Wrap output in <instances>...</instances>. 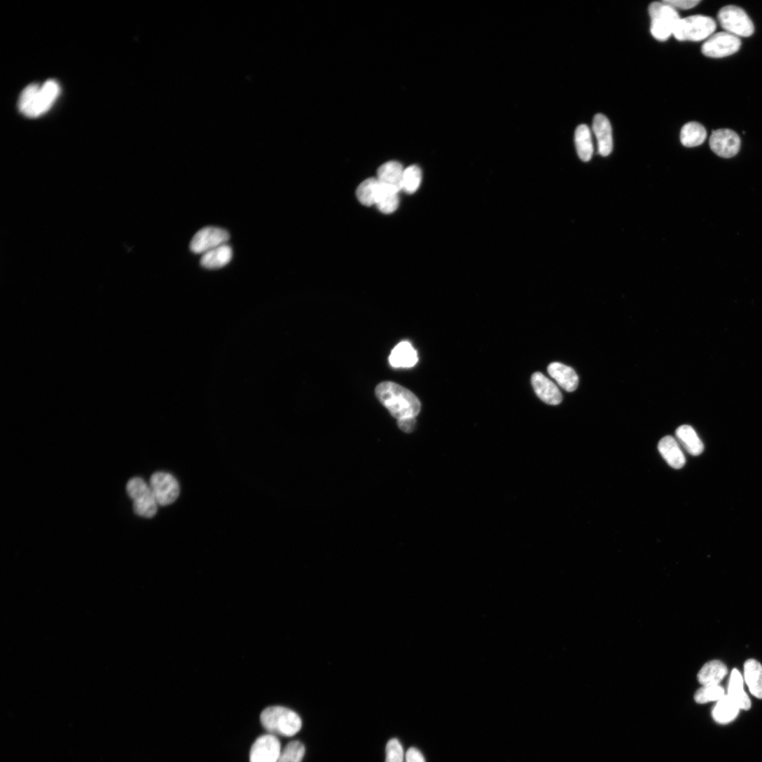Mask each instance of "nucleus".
<instances>
[{"label": "nucleus", "mask_w": 762, "mask_h": 762, "mask_svg": "<svg viewBox=\"0 0 762 762\" xmlns=\"http://www.w3.org/2000/svg\"><path fill=\"white\" fill-rule=\"evenodd\" d=\"M375 396L398 420L416 417L421 410L419 399L410 391L390 381L380 384Z\"/></svg>", "instance_id": "1"}, {"label": "nucleus", "mask_w": 762, "mask_h": 762, "mask_svg": "<svg viewBox=\"0 0 762 762\" xmlns=\"http://www.w3.org/2000/svg\"><path fill=\"white\" fill-rule=\"evenodd\" d=\"M60 92L59 83L53 79L48 80L42 85L30 84L20 95L19 110L27 118H39L51 109Z\"/></svg>", "instance_id": "2"}, {"label": "nucleus", "mask_w": 762, "mask_h": 762, "mask_svg": "<svg viewBox=\"0 0 762 762\" xmlns=\"http://www.w3.org/2000/svg\"><path fill=\"white\" fill-rule=\"evenodd\" d=\"M261 722L263 728L274 735L293 737L303 727L300 716L294 711L283 707H270L263 711Z\"/></svg>", "instance_id": "3"}, {"label": "nucleus", "mask_w": 762, "mask_h": 762, "mask_svg": "<svg viewBox=\"0 0 762 762\" xmlns=\"http://www.w3.org/2000/svg\"><path fill=\"white\" fill-rule=\"evenodd\" d=\"M651 18V33L658 41H665L674 35L681 20L677 11L663 3H653L649 7Z\"/></svg>", "instance_id": "4"}, {"label": "nucleus", "mask_w": 762, "mask_h": 762, "mask_svg": "<svg viewBox=\"0 0 762 762\" xmlns=\"http://www.w3.org/2000/svg\"><path fill=\"white\" fill-rule=\"evenodd\" d=\"M716 29V24L712 18L695 15L681 19L674 36L679 41L698 42L708 39Z\"/></svg>", "instance_id": "5"}, {"label": "nucleus", "mask_w": 762, "mask_h": 762, "mask_svg": "<svg viewBox=\"0 0 762 762\" xmlns=\"http://www.w3.org/2000/svg\"><path fill=\"white\" fill-rule=\"evenodd\" d=\"M127 493L133 500L135 513L141 517L152 518L158 511V503L146 483L139 478L131 479L126 487Z\"/></svg>", "instance_id": "6"}, {"label": "nucleus", "mask_w": 762, "mask_h": 762, "mask_svg": "<svg viewBox=\"0 0 762 762\" xmlns=\"http://www.w3.org/2000/svg\"><path fill=\"white\" fill-rule=\"evenodd\" d=\"M718 20L723 29L737 37H749L754 32V25L740 8L729 6L720 10Z\"/></svg>", "instance_id": "7"}, {"label": "nucleus", "mask_w": 762, "mask_h": 762, "mask_svg": "<svg viewBox=\"0 0 762 762\" xmlns=\"http://www.w3.org/2000/svg\"><path fill=\"white\" fill-rule=\"evenodd\" d=\"M150 487L159 506H166L174 503L180 492L179 485L174 476L158 471L151 476Z\"/></svg>", "instance_id": "8"}, {"label": "nucleus", "mask_w": 762, "mask_h": 762, "mask_svg": "<svg viewBox=\"0 0 762 762\" xmlns=\"http://www.w3.org/2000/svg\"><path fill=\"white\" fill-rule=\"evenodd\" d=\"M740 39L728 32H719L710 36L702 46L704 55L712 58L728 57L741 47Z\"/></svg>", "instance_id": "9"}, {"label": "nucleus", "mask_w": 762, "mask_h": 762, "mask_svg": "<svg viewBox=\"0 0 762 762\" xmlns=\"http://www.w3.org/2000/svg\"><path fill=\"white\" fill-rule=\"evenodd\" d=\"M229 233L221 228L207 227L200 230L190 244V249L198 254H204L216 247L227 244Z\"/></svg>", "instance_id": "10"}, {"label": "nucleus", "mask_w": 762, "mask_h": 762, "mask_svg": "<svg viewBox=\"0 0 762 762\" xmlns=\"http://www.w3.org/2000/svg\"><path fill=\"white\" fill-rule=\"evenodd\" d=\"M710 148L717 155L730 158L735 156L740 148L741 141L738 134L728 129L714 131L709 139Z\"/></svg>", "instance_id": "11"}, {"label": "nucleus", "mask_w": 762, "mask_h": 762, "mask_svg": "<svg viewBox=\"0 0 762 762\" xmlns=\"http://www.w3.org/2000/svg\"><path fill=\"white\" fill-rule=\"evenodd\" d=\"M281 744L277 736L268 734L259 737L250 751V762H277Z\"/></svg>", "instance_id": "12"}, {"label": "nucleus", "mask_w": 762, "mask_h": 762, "mask_svg": "<svg viewBox=\"0 0 762 762\" xmlns=\"http://www.w3.org/2000/svg\"><path fill=\"white\" fill-rule=\"evenodd\" d=\"M532 384L536 396L544 403L557 406L562 401V394L552 381L540 372L532 376Z\"/></svg>", "instance_id": "13"}, {"label": "nucleus", "mask_w": 762, "mask_h": 762, "mask_svg": "<svg viewBox=\"0 0 762 762\" xmlns=\"http://www.w3.org/2000/svg\"><path fill=\"white\" fill-rule=\"evenodd\" d=\"M548 372L567 392H574L578 389L579 377L573 368L559 362H553L548 366Z\"/></svg>", "instance_id": "14"}, {"label": "nucleus", "mask_w": 762, "mask_h": 762, "mask_svg": "<svg viewBox=\"0 0 762 762\" xmlns=\"http://www.w3.org/2000/svg\"><path fill=\"white\" fill-rule=\"evenodd\" d=\"M593 131L598 143L601 155L607 157L613 151L612 127L609 119L602 114H597L593 120Z\"/></svg>", "instance_id": "15"}, {"label": "nucleus", "mask_w": 762, "mask_h": 762, "mask_svg": "<svg viewBox=\"0 0 762 762\" xmlns=\"http://www.w3.org/2000/svg\"><path fill=\"white\" fill-rule=\"evenodd\" d=\"M658 449L663 459L676 469L683 468L686 457L677 441L671 436L663 438L658 443Z\"/></svg>", "instance_id": "16"}, {"label": "nucleus", "mask_w": 762, "mask_h": 762, "mask_svg": "<svg viewBox=\"0 0 762 762\" xmlns=\"http://www.w3.org/2000/svg\"><path fill=\"white\" fill-rule=\"evenodd\" d=\"M399 194V190L394 188L378 181L375 205L381 213L392 214L399 208L400 202Z\"/></svg>", "instance_id": "17"}, {"label": "nucleus", "mask_w": 762, "mask_h": 762, "mask_svg": "<svg viewBox=\"0 0 762 762\" xmlns=\"http://www.w3.org/2000/svg\"><path fill=\"white\" fill-rule=\"evenodd\" d=\"M418 361L416 349L408 341H403L392 350L390 364L394 368H411Z\"/></svg>", "instance_id": "18"}, {"label": "nucleus", "mask_w": 762, "mask_h": 762, "mask_svg": "<svg viewBox=\"0 0 762 762\" xmlns=\"http://www.w3.org/2000/svg\"><path fill=\"white\" fill-rule=\"evenodd\" d=\"M405 169L396 161H390L381 165L377 172L379 182L394 188L400 193L402 190V180Z\"/></svg>", "instance_id": "19"}, {"label": "nucleus", "mask_w": 762, "mask_h": 762, "mask_svg": "<svg viewBox=\"0 0 762 762\" xmlns=\"http://www.w3.org/2000/svg\"><path fill=\"white\" fill-rule=\"evenodd\" d=\"M728 674L726 665L720 660L706 663L698 675L700 684L704 686L719 685Z\"/></svg>", "instance_id": "20"}, {"label": "nucleus", "mask_w": 762, "mask_h": 762, "mask_svg": "<svg viewBox=\"0 0 762 762\" xmlns=\"http://www.w3.org/2000/svg\"><path fill=\"white\" fill-rule=\"evenodd\" d=\"M744 672L751 694L762 699V665L754 659H749L744 663Z\"/></svg>", "instance_id": "21"}, {"label": "nucleus", "mask_w": 762, "mask_h": 762, "mask_svg": "<svg viewBox=\"0 0 762 762\" xmlns=\"http://www.w3.org/2000/svg\"><path fill=\"white\" fill-rule=\"evenodd\" d=\"M232 258L233 249L230 246L225 244L204 254L200 263L205 268L219 269L227 265Z\"/></svg>", "instance_id": "22"}, {"label": "nucleus", "mask_w": 762, "mask_h": 762, "mask_svg": "<svg viewBox=\"0 0 762 762\" xmlns=\"http://www.w3.org/2000/svg\"><path fill=\"white\" fill-rule=\"evenodd\" d=\"M677 436L686 451L693 456L701 455L705 446L695 429L689 425H683L677 429Z\"/></svg>", "instance_id": "23"}, {"label": "nucleus", "mask_w": 762, "mask_h": 762, "mask_svg": "<svg viewBox=\"0 0 762 762\" xmlns=\"http://www.w3.org/2000/svg\"><path fill=\"white\" fill-rule=\"evenodd\" d=\"M728 696L735 703L739 709L749 710L751 702L743 689V679L737 670H733L730 679Z\"/></svg>", "instance_id": "24"}, {"label": "nucleus", "mask_w": 762, "mask_h": 762, "mask_svg": "<svg viewBox=\"0 0 762 762\" xmlns=\"http://www.w3.org/2000/svg\"><path fill=\"white\" fill-rule=\"evenodd\" d=\"M707 135V131L701 124L691 122L682 128L681 141L686 147H697L705 142Z\"/></svg>", "instance_id": "25"}, {"label": "nucleus", "mask_w": 762, "mask_h": 762, "mask_svg": "<svg viewBox=\"0 0 762 762\" xmlns=\"http://www.w3.org/2000/svg\"><path fill=\"white\" fill-rule=\"evenodd\" d=\"M575 141L579 158L584 162L590 161L593 158L594 147L591 132L587 125H581L578 127Z\"/></svg>", "instance_id": "26"}, {"label": "nucleus", "mask_w": 762, "mask_h": 762, "mask_svg": "<svg viewBox=\"0 0 762 762\" xmlns=\"http://www.w3.org/2000/svg\"><path fill=\"white\" fill-rule=\"evenodd\" d=\"M739 709L735 703L728 695H725L715 707L713 716L720 723H729L736 718Z\"/></svg>", "instance_id": "27"}, {"label": "nucleus", "mask_w": 762, "mask_h": 762, "mask_svg": "<svg viewBox=\"0 0 762 762\" xmlns=\"http://www.w3.org/2000/svg\"><path fill=\"white\" fill-rule=\"evenodd\" d=\"M377 179L369 178L362 181L356 189V197L359 202L366 206L375 205Z\"/></svg>", "instance_id": "28"}, {"label": "nucleus", "mask_w": 762, "mask_h": 762, "mask_svg": "<svg viewBox=\"0 0 762 762\" xmlns=\"http://www.w3.org/2000/svg\"><path fill=\"white\" fill-rule=\"evenodd\" d=\"M422 180V172L417 165H411L405 169L403 180L402 190L409 195L417 192Z\"/></svg>", "instance_id": "29"}, {"label": "nucleus", "mask_w": 762, "mask_h": 762, "mask_svg": "<svg viewBox=\"0 0 762 762\" xmlns=\"http://www.w3.org/2000/svg\"><path fill=\"white\" fill-rule=\"evenodd\" d=\"M305 754V747L296 740L289 743L281 751L277 762H302Z\"/></svg>", "instance_id": "30"}, {"label": "nucleus", "mask_w": 762, "mask_h": 762, "mask_svg": "<svg viewBox=\"0 0 762 762\" xmlns=\"http://www.w3.org/2000/svg\"><path fill=\"white\" fill-rule=\"evenodd\" d=\"M725 696L724 689L719 685L704 686L695 695V700L698 704H705L719 701Z\"/></svg>", "instance_id": "31"}, {"label": "nucleus", "mask_w": 762, "mask_h": 762, "mask_svg": "<svg viewBox=\"0 0 762 762\" xmlns=\"http://www.w3.org/2000/svg\"><path fill=\"white\" fill-rule=\"evenodd\" d=\"M386 762H405L406 754L403 745L398 739L394 738L387 745Z\"/></svg>", "instance_id": "32"}, {"label": "nucleus", "mask_w": 762, "mask_h": 762, "mask_svg": "<svg viewBox=\"0 0 762 762\" xmlns=\"http://www.w3.org/2000/svg\"><path fill=\"white\" fill-rule=\"evenodd\" d=\"M665 4H668L676 11L677 9L687 11L696 7L700 1L699 0H665Z\"/></svg>", "instance_id": "33"}, {"label": "nucleus", "mask_w": 762, "mask_h": 762, "mask_svg": "<svg viewBox=\"0 0 762 762\" xmlns=\"http://www.w3.org/2000/svg\"><path fill=\"white\" fill-rule=\"evenodd\" d=\"M405 762H426L422 753L417 748H410L406 754Z\"/></svg>", "instance_id": "34"}, {"label": "nucleus", "mask_w": 762, "mask_h": 762, "mask_svg": "<svg viewBox=\"0 0 762 762\" xmlns=\"http://www.w3.org/2000/svg\"><path fill=\"white\" fill-rule=\"evenodd\" d=\"M415 417H409L399 420V426L400 429L406 433L413 432L415 429Z\"/></svg>", "instance_id": "35"}]
</instances>
